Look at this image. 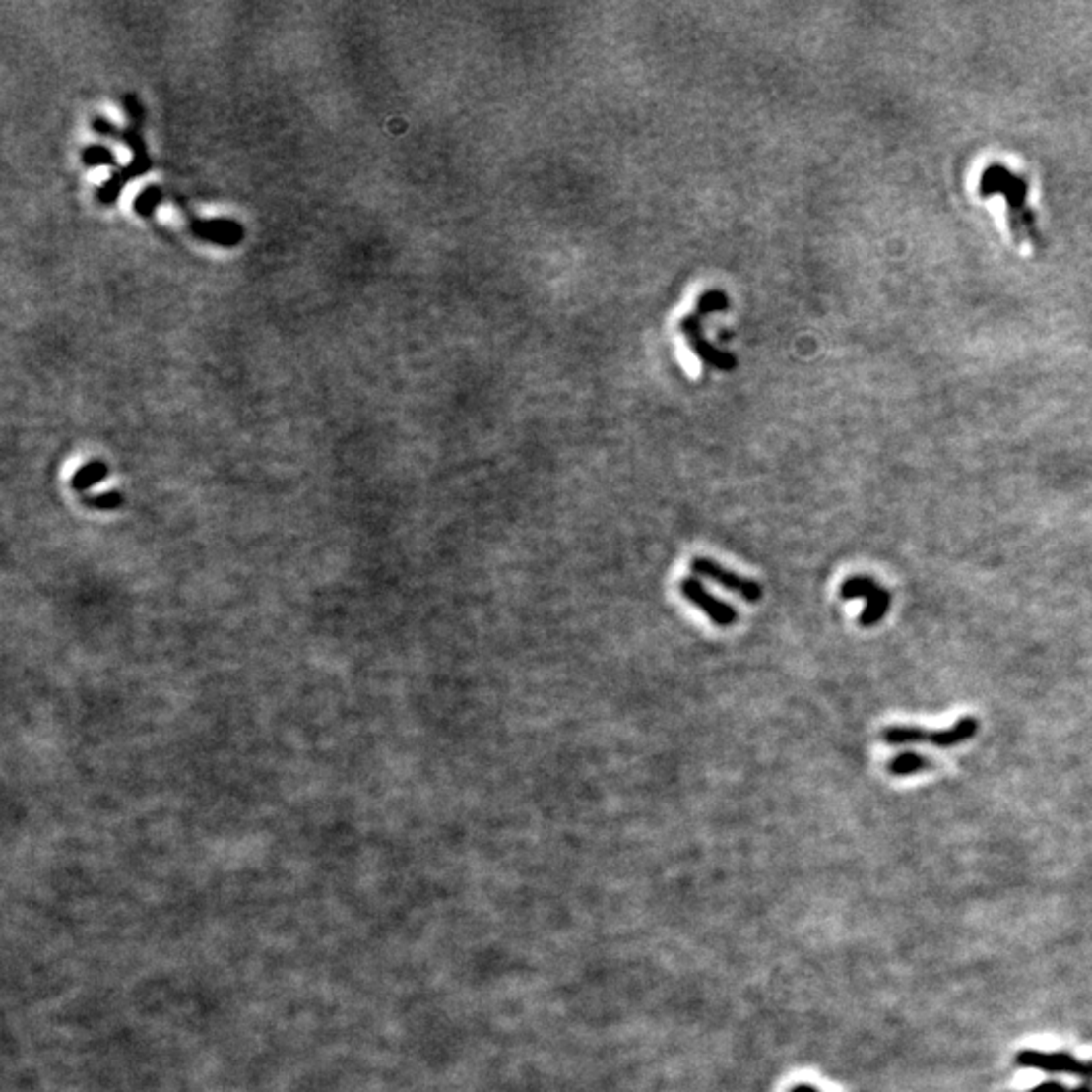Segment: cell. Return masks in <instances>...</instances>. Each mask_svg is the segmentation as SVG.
<instances>
[{
  "instance_id": "obj_9",
  "label": "cell",
  "mask_w": 1092,
  "mask_h": 1092,
  "mask_svg": "<svg viewBox=\"0 0 1092 1092\" xmlns=\"http://www.w3.org/2000/svg\"><path fill=\"white\" fill-rule=\"evenodd\" d=\"M203 235H205V237H211V239H217V241H223V243H225V241L233 243V241L239 239L241 231L237 229V225H233V223L227 225V223L219 221V223H207Z\"/></svg>"
},
{
  "instance_id": "obj_11",
  "label": "cell",
  "mask_w": 1092,
  "mask_h": 1092,
  "mask_svg": "<svg viewBox=\"0 0 1092 1092\" xmlns=\"http://www.w3.org/2000/svg\"><path fill=\"white\" fill-rule=\"evenodd\" d=\"M86 157H88V162H90V164H103V162H109V161H111V155L107 153V150H103V148L88 150V155H86Z\"/></svg>"
},
{
  "instance_id": "obj_7",
  "label": "cell",
  "mask_w": 1092,
  "mask_h": 1092,
  "mask_svg": "<svg viewBox=\"0 0 1092 1092\" xmlns=\"http://www.w3.org/2000/svg\"><path fill=\"white\" fill-rule=\"evenodd\" d=\"M1015 1064L1044 1072H1064L1080 1078H1092V1062H1080L1068 1052H1038L1022 1050L1015 1057Z\"/></svg>"
},
{
  "instance_id": "obj_1",
  "label": "cell",
  "mask_w": 1092,
  "mask_h": 1092,
  "mask_svg": "<svg viewBox=\"0 0 1092 1092\" xmlns=\"http://www.w3.org/2000/svg\"><path fill=\"white\" fill-rule=\"evenodd\" d=\"M979 195L999 197L1005 203V225L1015 245L1044 247L1038 213L1028 203V180L1003 164H990L979 176Z\"/></svg>"
},
{
  "instance_id": "obj_8",
  "label": "cell",
  "mask_w": 1092,
  "mask_h": 1092,
  "mask_svg": "<svg viewBox=\"0 0 1092 1092\" xmlns=\"http://www.w3.org/2000/svg\"><path fill=\"white\" fill-rule=\"evenodd\" d=\"M931 759L929 757H921L917 752H902V755H896L894 759H890L888 763V773L896 775V777H909L921 771L931 769Z\"/></svg>"
},
{
  "instance_id": "obj_4",
  "label": "cell",
  "mask_w": 1092,
  "mask_h": 1092,
  "mask_svg": "<svg viewBox=\"0 0 1092 1092\" xmlns=\"http://www.w3.org/2000/svg\"><path fill=\"white\" fill-rule=\"evenodd\" d=\"M840 595L846 601L860 599V597L866 601L864 611L860 615V625L862 627L878 625L886 617V613L890 610V604H892L890 593L886 589H882L874 579L864 577V575L846 579L840 587Z\"/></svg>"
},
{
  "instance_id": "obj_10",
  "label": "cell",
  "mask_w": 1092,
  "mask_h": 1092,
  "mask_svg": "<svg viewBox=\"0 0 1092 1092\" xmlns=\"http://www.w3.org/2000/svg\"><path fill=\"white\" fill-rule=\"evenodd\" d=\"M1030 1092H1092V1088H1090V1086H1080V1088H1066V1086H1064V1084H1060V1082H1052V1080H1048V1082H1042L1040 1086L1032 1088Z\"/></svg>"
},
{
  "instance_id": "obj_2",
  "label": "cell",
  "mask_w": 1092,
  "mask_h": 1092,
  "mask_svg": "<svg viewBox=\"0 0 1092 1092\" xmlns=\"http://www.w3.org/2000/svg\"><path fill=\"white\" fill-rule=\"evenodd\" d=\"M725 306H727V295H725L723 291H719V289H710V291L702 293L700 299H698L696 310L680 322V330H682V334L686 336L688 345L692 347L694 354H696L700 360H704L708 366H714V368L733 370V368L737 366V358H735L731 353H725V351L717 349L714 345H710V343L706 341V338H704L702 330H700L702 318H704V314H706L708 310L725 308Z\"/></svg>"
},
{
  "instance_id": "obj_3",
  "label": "cell",
  "mask_w": 1092,
  "mask_h": 1092,
  "mask_svg": "<svg viewBox=\"0 0 1092 1092\" xmlns=\"http://www.w3.org/2000/svg\"><path fill=\"white\" fill-rule=\"evenodd\" d=\"M977 729H979L977 721L971 719V717H965V719L957 721L955 725H951L943 731H927L923 727L894 725V727H886L880 733V737L886 744H892V746L929 740L931 744H934L938 748H951V746H957V744L973 739L977 735Z\"/></svg>"
},
{
  "instance_id": "obj_5",
  "label": "cell",
  "mask_w": 1092,
  "mask_h": 1092,
  "mask_svg": "<svg viewBox=\"0 0 1092 1092\" xmlns=\"http://www.w3.org/2000/svg\"><path fill=\"white\" fill-rule=\"evenodd\" d=\"M690 569H692V573H694L696 577H704V579H708V581H712V583L721 585L723 589H729V591L737 593L739 597H742V599L746 601V604H759V601L763 599V587H761V583H757L755 579L740 577V575L735 573V571H729L727 567H723V564L717 562V560L698 556V558H694V560L690 562Z\"/></svg>"
},
{
  "instance_id": "obj_6",
  "label": "cell",
  "mask_w": 1092,
  "mask_h": 1092,
  "mask_svg": "<svg viewBox=\"0 0 1092 1092\" xmlns=\"http://www.w3.org/2000/svg\"><path fill=\"white\" fill-rule=\"evenodd\" d=\"M680 593L684 595V599H688L692 606H696L714 625L719 627H733L739 621V611L721 601L719 597H714L712 593L706 591V587L696 579V577H686L680 581Z\"/></svg>"
},
{
  "instance_id": "obj_12",
  "label": "cell",
  "mask_w": 1092,
  "mask_h": 1092,
  "mask_svg": "<svg viewBox=\"0 0 1092 1092\" xmlns=\"http://www.w3.org/2000/svg\"><path fill=\"white\" fill-rule=\"evenodd\" d=\"M789 1092H819V1090H817L815 1086H811V1084H805V1082H802V1084H796V1086H794V1088H791Z\"/></svg>"
}]
</instances>
